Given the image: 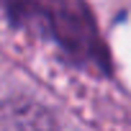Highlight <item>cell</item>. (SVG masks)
Instances as JSON below:
<instances>
[{"instance_id": "1", "label": "cell", "mask_w": 131, "mask_h": 131, "mask_svg": "<svg viewBox=\"0 0 131 131\" xmlns=\"http://www.w3.org/2000/svg\"><path fill=\"white\" fill-rule=\"evenodd\" d=\"M0 131H59L54 116L34 100H0Z\"/></svg>"}]
</instances>
